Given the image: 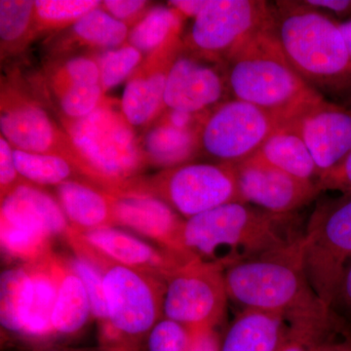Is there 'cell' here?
Masks as SVG:
<instances>
[{"instance_id":"6da1fadb","label":"cell","mask_w":351,"mask_h":351,"mask_svg":"<svg viewBox=\"0 0 351 351\" xmlns=\"http://www.w3.org/2000/svg\"><path fill=\"white\" fill-rule=\"evenodd\" d=\"M297 214H276L248 203L221 205L186 219L184 249L225 267L288 248L304 237Z\"/></svg>"},{"instance_id":"7a4b0ae2","label":"cell","mask_w":351,"mask_h":351,"mask_svg":"<svg viewBox=\"0 0 351 351\" xmlns=\"http://www.w3.org/2000/svg\"><path fill=\"white\" fill-rule=\"evenodd\" d=\"M66 239L71 253L82 256L101 269L108 324L99 332V346L113 351H143L145 339L163 317L166 281L104 257L73 232Z\"/></svg>"},{"instance_id":"3957f363","label":"cell","mask_w":351,"mask_h":351,"mask_svg":"<svg viewBox=\"0 0 351 351\" xmlns=\"http://www.w3.org/2000/svg\"><path fill=\"white\" fill-rule=\"evenodd\" d=\"M271 27L254 36L226 63V80L233 99L287 123L324 97L291 66Z\"/></svg>"},{"instance_id":"277c9868","label":"cell","mask_w":351,"mask_h":351,"mask_svg":"<svg viewBox=\"0 0 351 351\" xmlns=\"http://www.w3.org/2000/svg\"><path fill=\"white\" fill-rule=\"evenodd\" d=\"M83 164L82 177L99 188L122 195L147 165L142 141L124 117L119 101L104 98L82 119L60 115Z\"/></svg>"},{"instance_id":"5b68a950","label":"cell","mask_w":351,"mask_h":351,"mask_svg":"<svg viewBox=\"0 0 351 351\" xmlns=\"http://www.w3.org/2000/svg\"><path fill=\"white\" fill-rule=\"evenodd\" d=\"M272 32L291 66L311 86L351 85V59L339 23L304 1H276Z\"/></svg>"},{"instance_id":"8992f818","label":"cell","mask_w":351,"mask_h":351,"mask_svg":"<svg viewBox=\"0 0 351 351\" xmlns=\"http://www.w3.org/2000/svg\"><path fill=\"white\" fill-rule=\"evenodd\" d=\"M302 241L226 267L230 301L243 308L282 313L286 319L331 311L307 278Z\"/></svg>"},{"instance_id":"52a82bcc","label":"cell","mask_w":351,"mask_h":351,"mask_svg":"<svg viewBox=\"0 0 351 351\" xmlns=\"http://www.w3.org/2000/svg\"><path fill=\"white\" fill-rule=\"evenodd\" d=\"M56 254L38 262L16 265L1 274L2 335L32 346V350L57 345L52 326L57 295Z\"/></svg>"},{"instance_id":"ba28073f","label":"cell","mask_w":351,"mask_h":351,"mask_svg":"<svg viewBox=\"0 0 351 351\" xmlns=\"http://www.w3.org/2000/svg\"><path fill=\"white\" fill-rule=\"evenodd\" d=\"M69 230L56 198L32 182H22L1 200L2 254L20 265L47 258L54 253L55 241H64Z\"/></svg>"},{"instance_id":"9c48e42d","label":"cell","mask_w":351,"mask_h":351,"mask_svg":"<svg viewBox=\"0 0 351 351\" xmlns=\"http://www.w3.org/2000/svg\"><path fill=\"white\" fill-rule=\"evenodd\" d=\"M124 195L154 196L186 219L242 202L232 166L219 163L191 162L151 178L141 177Z\"/></svg>"},{"instance_id":"30bf717a","label":"cell","mask_w":351,"mask_h":351,"mask_svg":"<svg viewBox=\"0 0 351 351\" xmlns=\"http://www.w3.org/2000/svg\"><path fill=\"white\" fill-rule=\"evenodd\" d=\"M274 21V4L262 0H209L191 25V54L225 66L242 47Z\"/></svg>"},{"instance_id":"8fae6325","label":"cell","mask_w":351,"mask_h":351,"mask_svg":"<svg viewBox=\"0 0 351 351\" xmlns=\"http://www.w3.org/2000/svg\"><path fill=\"white\" fill-rule=\"evenodd\" d=\"M302 249L309 283L330 308L351 261V195L316 208L304 230Z\"/></svg>"},{"instance_id":"7c38bea8","label":"cell","mask_w":351,"mask_h":351,"mask_svg":"<svg viewBox=\"0 0 351 351\" xmlns=\"http://www.w3.org/2000/svg\"><path fill=\"white\" fill-rule=\"evenodd\" d=\"M285 122L247 101L230 99L205 114L200 152L216 163L237 165L252 158Z\"/></svg>"},{"instance_id":"4fadbf2b","label":"cell","mask_w":351,"mask_h":351,"mask_svg":"<svg viewBox=\"0 0 351 351\" xmlns=\"http://www.w3.org/2000/svg\"><path fill=\"white\" fill-rule=\"evenodd\" d=\"M228 301L225 267L193 258L168 278L163 316L196 332L217 329Z\"/></svg>"},{"instance_id":"5bb4252c","label":"cell","mask_w":351,"mask_h":351,"mask_svg":"<svg viewBox=\"0 0 351 351\" xmlns=\"http://www.w3.org/2000/svg\"><path fill=\"white\" fill-rule=\"evenodd\" d=\"M0 130L2 137L14 149L63 157L75 166L82 177V159L66 131L60 129L43 106L20 89L3 83Z\"/></svg>"},{"instance_id":"9a60e30c","label":"cell","mask_w":351,"mask_h":351,"mask_svg":"<svg viewBox=\"0 0 351 351\" xmlns=\"http://www.w3.org/2000/svg\"><path fill=\"white\" fill-rule=\"evenodd\" d=\"M232 167L242 202L271 213L295 214L322 191L317 182L298 179L255 157Z\"/></svg>"},{"instance_id":"2e32d148","label":"cell","mask_w":351,"mask_h":351,"mask_svg":"<svg viewBox=\"0 0 351 351\" xmlns=\"http://www.w3.org/2000/svg\"><path fill=\"white\" fill-rule=\"evenodd\" d=\"M193 54H181L171 66L166 82V108L201 114L226 101L230 94L225 71Z\"/></svg>"},{"instance_id":"e0dca14e","label":"cell","mask_w":351,"mask_h":351,"mask_svg":"<svg viewBox=\"0 0 351 351\" xmlns=\"http://www.w3.org/2000/svg\"><path fill=\"white\" fill-rule=\"evenodd\" d=\"M285 124L302 138L320 175L336 167L351 152V110L325 99Z\"/></svg>"},{"instance_id":"ac0fdd59","label":"cell","mask_w":351,"mask_h":351,"mask_svg":"<svg viewBox=\"0 0 351 351\" xmlns=\"http://www.w3.org/2000/svg\"><path fill=\"white\" fill-rule=\"evenodd\" d=\"M112 195L115 228L132 230L186 260L195 258L184 249L182 241L186 219L167 203L147 195Z\"/></svg>"},{"instance_id":"d6986e66","label":"cell","mask_w":351,"mask_h":351,"mask_svg":"<svg viewBox=\"0 0 351 351\" xmlns=\"http://www.w3.org/2000/svg\"><path fill=\"white\" fill-rule=\"evenodd\" d=\"M184 50L181 39L145 58L127 80L120 107L134 128L151 125L166 110L164 94L171 66Z\"/></svg>"},{"instance_id":"ffe728a7","label":"cell","mask_w":351,"mask_h":351,"mask_svg":"<svg viewBox=\"0 0 351 351\" xmlns=\"http://www.w3.org/2000/svg\"><path fill=\"white\" fill-rule=\"evenodd\" d=\"M82 235L90 246L112 262L160 277L166 282L191 261L117 228H101Z\"/></svg>"},{"instance_id":"44dd1931","label":"cell","mask_w":351,"mask_h":351,"mask_svg":"<svg viewBox=\"0 0 351 351\" xmlns=\"http://www.w3.org/2000/svg\"><path fill=\"white\" fill-rule=\"evenodd\" d=\"M71 230L82 234L115 228L113 195L90 182L71 180L55 188Z\"/></svg>"},{"instance_id":"7402d4cb","label":"cell","mask_w":351,"mask_h":351,"mask_svg":"<svg viewBox=\"0 0 351 351\" xmlns=\"http://www.w3.org/2000/svg\"><path fill=\"white\" fill-rule=\"evenodd\" d=\"M57 295L52 326L57 345L60 339H75L93 319L86 289L71 269L64 254H56Z\"/></svg>"},{"instance_id":"603a6c76","label":"cell","mask_w":351,"mask_h":351,"mask_svg":"<svg viewBox=\"0 0 351 351\" xmlns=\"http://www.w3.org/2000/svg\"><path fill=\"white\" fill-rule=\"evenodd\" d=\"M288 320L282 313L243 308L221 339V351H276Z\"/></svg>"},{"instance_id":"cb8c5ba5","label":"cell","mask_w":351,"mask_h":351,"mask_svg":"<svg viewBox=\"0 0 351 351\" xmlns=\"http://www.w3.org/2000/svg\"><path fill=\"white\" fill-rule=\"evenodd\" d=\"M142 141L147 165L168 170L191 163L200 152L199 131H184L156 120Z\"/></svg>"},{"instance_id":"d4e9b609","label":"cell","mask_w":351,"mask_h":351,"mask_svg":"<svg viewBox=\"0 0 351 351\" xmlns=\"http://www.w3.org/2000/svg\"><path fill=\"white\" fill-rule=\"evenodd\" d=\"M253 157L306 181L317 182L320 172L299 134L287 124L274 132Z\"/></svg>"},{"instance_id":"484cf974","label":"cell","mask_w":351,"mask_h":351,"mask_svg":"<svg viewBox=\"0 0 351 351\" xmlns=\"http://www.w3.org/2000/svg\"><path fill=\"white\" fill-rule=\"evenodd\" d=\"M184 18L170 5H156L149 9L129 32L127 43L149 56L165 46L179 40Z\"/></svg>"},{"instance_id":"4316f807","label":"cell","mask_w":351,"mask_h":351,"mask_svg":"<svg viewBox=\"0 0 351 351\" xmlns=\"http://www.w3.org/2000/svg\"><path fill=\"white\" fill-rule=\"evenodd\" d=\"M130 29L101 7L94 9L71 27V36L80 46L103 51L120 47L128 40Z\"/></svg>"},{"instance_id":"83f0119b","label":"cell","mask_w":351,"mask_h":351,"mask_svg":"<svg viewBox=\"0 0 351 351\" xmlns=\"http://www.w3.org/2000/svg\"><path fill=\"white\" fill-rule=\"evenodd\" d=\"M36 2L27 0L0 1L1 54L21 52L36 34L34 22Z\"/></svg>"},{"instance_id":"f1b7e54d","label":"cell","mask_w":351,"mask_h":351,"mask_svg":"<svg viewBox=\"0 0 351 351\" xmlns=\"http://www.w3.org/2000/svg\"><path fill=\"white\" fill-rule=\"evenodd\" d=\"M14 162L23 179L36 186H54L82 177L63 157L31 154L13 147Z\"/></svg>"},{"instance_id":"f546056e","label":"cell","mask_w":351,"mask_h":351,"mask_svg":"<svg viewBox=\"0 0 351 351\" xmlns=\"http://www.w3.org/2000/svg\"><path fill=\"white\" fill-rule=\"evenodd\" d=\"M34 6L36 34L71 27L85 14L101 6L97 0H38Z\"/></svg>"},{"instance_id":"4dcf8cb0","label":"cell","mask_w":351,"mask_h":351,"mask_svg":"<svg viewBox=\"0 0 351 351\" xmlns=\"http://www.w3.org/2000/svg\"><path fill=\"white\" fill-rule=\"evenodd\" d=\"M332 325L331 311L288 319L287 332L276 351H311L327 339Z\"/></svg>"},{"instance_id":"1f68e13d","label":"cell","mask_w":351,"mask_h":351,"mask_svg":"<svg viewBox=\"0 0 351 351\" xmlns=\"http://www.w3.org/2000/svg\"><path fill=\"white\" fill-rule=\"evenodd\" d=\"M104 93L128 80L144 61V55L128 43L103 51L96 57Z\"/></svg>"},{"instance_id":"d6a6232c","label":"cell","mask_w":351,"mask_h":351,"mask_svg":"<svg viewBox=\"0 0 351 351\" xmlns=\"http://www.w3.org/2000/svg\"><path fill=\"white\" fill-rule=\"evenodd\" d=\"M71 269L77 274L86 289L91 304L93 319L98 324L99 332L108 328V317L106 304L103 274L101 269L86 258L76 254H64Z\"/></svg>"},{"instance_id":"836d02e7","label":"cell","mask_w":351,"mask_h":351,"mask_svg":"<svg viewBox=\"0 0 351 351\" xmlns=\"http://www.w3.org/2000/svg\"><path fill=\"white\" fill-rule=\"evenodd\" d=\"M61 115L82 119L94 112L105 98L101 83L77 82L54 95Z\"/></svg>"},{"instance_id":"e575fe53","label":"cell","mask_w":351,"mask_h":351,"mask_svg":"<svg viewBox=\"0 0 351 351\" xmlns=\"http://www.w3.org/2000/svg\"><path fill=\"white\" fill-rule=\"evenodd\" d=\"M76 82L100 83V71L94 58H69L48 71V83L53 94Z\"/></svg>"},{"instance_id":"d590c367","label":"cell","mask_w":351,"mask_h":351,"mask_svg":"<svg viewBox=\"0 0 351 351\" xmlns=\"http://www.w3.org/2000/svg\"><path fill=\"white\" fill-rule=\"evenodd\" d=\"M197 334L163 316L145 338L143 351H189Z\"/></svg>"},{"instance_id":"8d00e7d4","label":"cell","mask_w":351,"mask_h":351,"mask_svg":"<svg viewBox=\"0 0 351 351\" xmlns=\"http://www.w3.org/2000/svg\"><path fill=\"white\" fill-rule=\"evenodd\" d=\"M101 7L113 18L132 29L145 17L152 6L151 1L144 0H106L101 1Z\"/></svg>"},{"instance_id":"74e56055","label":"cell","mask_w":351,"mask_h":351,"mask_svg":"<svg viewBox=\"0 0 351 351\" xmlns=\"http://www.w3.org/2000/svg\"><path fill=\"white\" fill-rule=\"evenodd\" d=\"M25 182L14 162L13 147L3 137H0V199Z\"/></svg>"},{"instance_id":"f35d334b","label":"cell","mask_w":351,"mask_h":351,"mask_svg":"<svg viewBox=\"0 0 351 351\" xmlns=\"http://www.w3.org/2000/svg\"><path fill=\"white\" fill-rule=\"evenodd\" d=\"M321 191H339L345 195H351V152L336 167L320 175L317 181Z\"/></svg>"},{"instance_id":"ab89813d","label":"cell","mask_w":351,"mask_h":351,"mask_svg":"<svg viewBox=\"0 0 351 351\" xmlns=\"http://www.w3.org/2000/svg\"><path fill=\"white\" fill-rule=\"evenodd\" d=\"M205 114L206 112L193 114L182 110L166 108L165 112L157 119L179 130L199 131Z\"/></svg>"},{"instance_id":"60d3db41","label":"cell","mask_w":351,"mask_h":351,"mask_svg":"<svg viewBox=\"0 0 351 351\" xmlns=\"http://www.w3.org/2000/svg\"><path fill=\"white\" fill-rule=\"evenodd\" d=\"M330 309L332 313L338 311L351 320V261L339 284Z\"/></svg>"},{"instance_id":"b9f144b4","label":"cell","mask_w":351,"mask_h":351,"mask_svg":"<svg viewBox=\"0 0 351 351\" xmlns=\"http://www.w3.org/2000/svg\"><path fill=\"white\" fill-rule=\"evenodd\" d=\"M306 5L317 10L328 11L339 17L351 16V0H302Z\"/></svg>"},{"instance_id":"7bdbcfd3","label":"cell","mask_w":351,"mask_h":351,"mask_svg":"<svg viewBox=\"0 0 351 351\" xmlns=\"http://www.w3.org/2000/svg\"><path fill=\"white\" fill-rule=\"evenodd\" d=\"M221 339L217 329L198 332L189 351H221Z\"/></svg>"},{"instance_id":"ee69618b","label":"cell","mask_w":351,"mask_h":351,"mask_svg":"<svg viewBox=\"0 0 351 351\" xmlns=\"http://www.w3.org/2000/svg\"><path fill=\"white\" fill-rule=\"evenodd\" d=\"M208 1L209 0H172V1H168V5L176 9L184 19L186 18L195 19L206 7Z\"/></svg>"},{"instance_id":"f6af8a7d","label":"cell","mask_w":351,"mask_h":351,"mask_svg":"<svg viewBox=\"0 0 351 351\" xmlns=\"http://www.w3.org/2000/svg\"><path fill=\"white\" fill-rule=\"evenodd\" d=\"M32 351H113L110 348H104V346H98L96 348H69V346L63 345H51L41 346L32 350Z\"/></svg>"},{"instance_id":"bcb514c9","label":"cell","mask_w":351,"mask_h":351,"mask_svg":"<svg viewBox=\"0 0 351 351\" xmlns=\"http://www.w3.org/2000/svg\"><path fill=\"white\" fill-rule=\"evenodd\" d=\"M339 27L343 38H345L346 47H348V54L351 59V19L339 23Z\"/></svg>"},{"instance_id":"7dc6e473","label":"cell","mask_w":351,"mask_h":351,"mask_svg":"<svg viewBox=\"0 0 351 351\" xmlns=\"http://www.w3.org/2000/svg\"><path fill=\"white\" fill-rule=\"evenodd\" d=\"M337 343L325 339L319 345L314 346L311 351H336Z\"/></svg>"},{"instance_id":"c3c4849f","label":"cell","mask_w":351,"mask_h":351,"mask_svg":"<svg viewBox=\"0 0 351 351\" xmlns=\"http://www.w3.org/2000/svg\"><path fill=\"white\" fill-rule=\"evenodd\" d=\"M336 351H351V339H346L341 343H337Z\"/></svg>"},{"instance_id":"681fc988","label":"cell","mask_w":351,"mask_h":351,"mask_svg":"<svg viewBox=\"0 0 351 351\" xmlns=\"http://www.w3.org/2000/svg\"><path fill=\"white\" fill-rule=\"evenodd\" d=\"M350 87L351 88V85H350Z\"/></svg>"}]
</instances>
